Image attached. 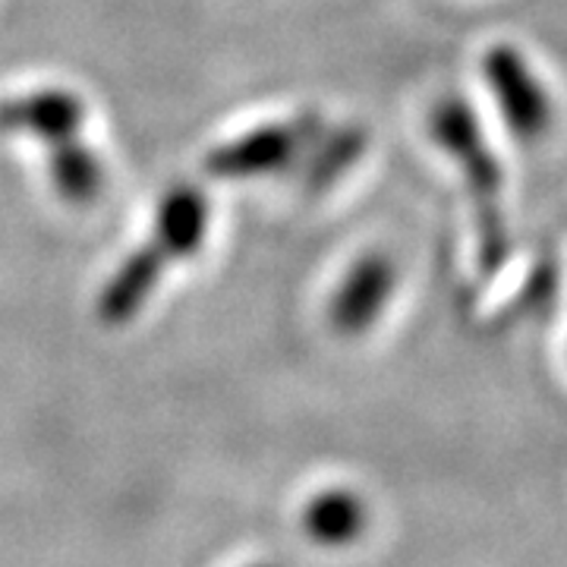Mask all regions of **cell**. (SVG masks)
Wrapping results in <instances>:
<instances>
[{"mask_svg": "<svg viewBox=\"0 0 567 567\" xmlns=\"http://www.w3.org/2000/svg\"><path fill=\"white\" fill-rule=\"evenodd\" d=\"M394 290H398L394 259L385 252H365L347 268L344 281L338 284L331 297L328 306L331 328L344 338H363L385 316Z\"/></svg>", "mask_w": 567, "mask_h": 567, "instance_id": "obj_6", "label": "cell"}, {"mask_svg": "<svg viewBox=\"0 0 567 567\" xmlns=\"http://www.w3.org/2000/svg\"><path fill=\"white\" fill-rule=\"evenodd\" d=\"M429 133L447 158L461 167L466 189L480 212V227L486 230L483 246L488 249V234L495 230V240L502 234V193H505V171L488 142V133L464 95H445L435 102L429 114Z\"/></svg>", "mask_w": 567, "mask_h": 567, "instance_id": "obj_2", "label": "cell"}, {"mask_svg": "<svg viewBox=\"0 0 567 567\" xmlns=\"http://www.w3.org/2000/svg\"><path fill=\"white\" fill-rule=\"evenodd\" d=\"M369 524V507L350 488H324L309 498L303 511V527L319 546L341 548L357 543Z\"/></svg>", "mask_w": 567, "mask_h": 567, "instance_id": "obj_7", "label": "cell"}, {"mask_svg": "<svg viewBox=\"0 0 567 567\" xmlns=\"http://www.w3.org/2000/svg\"><path fill=\"white\" fill-rule=\"evenodd\" d=\"M85 104L70 89H32L22 95L0 99V136H29L44 152H61L82 140Z\"/></svg>", "mask_w": 567, "mask_h": 567, "instance_id": "obj_5", "label": "cell"}, {"mask_svg": "<svg viewBox=\"0 0 567 567\" xmlns=\"http://www.w3.org/2000/svg\"><path fill=\"white\" fill-rule=\"evenodd\" d=\"M322 123L316 114H300L281 123H265L259 130L240 133L237 140L215 145L205 155V174L215 181H259L284 174L319 140Z\"/></svg>", "mask_w": 567, "mask_h": 567, "instance_id": "obj_4", "label": "cell"}, {"mask_svg": "<svg viewBox=\"0 0 567 567\" xmlns=\"http://www.w3.org/2000/svg\"><path fill=\"white\" fill-rule=\"evenodd\" d=\"M48 171H51V183L63 203L92 205L102 196L104 164L82 140L66 145L61 152H51Z\"/></svg>", "mask_w": 567, "mask_h": 567, "instance_id": "obj_8", "label": "cell"}, {"mask_svg": "<svg viewBox=\"0 0 567 567\" xmlns=\"http://www.w3.org/2000/svg\"><path fill=\"white\" fill-rule=\"evenodd\" d=\"M480 70L507 136L524 145L546 140L558 121V102L527 51L514 41H495L483 51Z\"/></svg>", "mask_w": 567, "mask_h": 567, "instance_id": "obj_3", "label": "cell"}, {"mask_svg": "<svg viewBox=\"0 0 567 567\" xmlns=\"http://www.w3.org/2000/svg\"><path fill=\"white\" fill-rule=\"evenodd\" d=\"M208 234V199L203 189L181 183L162 199L155 234L140 244L121 268L111 275L99 293V319L104 324H123L140 316L148 297L158 290L171 265L196 256Z\"/></svg>", "mask_w": 567, "mask_h": 567, "instance_id": "obj_1", "label": "cell"}, {"mask_svg": "<svg viewBox=\"0 0 567 567\" xmlns=\"http://www.w3.org/2000/svg\"><path fill=\"white\" fill-rule=\"evenodd\" d=\"M252 567H265V565H252Z\"/></svg>", "mask_w": 567, "mask_h": 567, "instance_id": "obj_9", "label": "cell"}]
</instances>
